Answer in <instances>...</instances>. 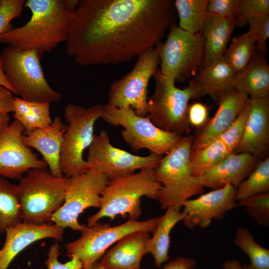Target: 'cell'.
I'll use <instances>...</instances> for the list:
<instances>
[{
    "mask_svg": "<svg viewBox=\"0 0 269 269\" xmlns=\"http://www.w3.org/2000/svg\"><path fill=\"white\" fill-rule=\"evenodd\" d=\"M248 99L235 121L217 137L225 143L232 152L237 148L245 131L250 110Z\"/></svg>",
    "mask_w": 269,
    "mask_h": 269,
    "instance_id": "836d02e7",
    "label": "cell"
},
{
    "mask_svg": "<svg viewBox=\"0 0 269 269\" xmlns=\"http://www.w3.org/2000/svg\"><path fill=\"white\" fill-rule=\"evenodd\" d=\"M187 115L189 124L195 127L199 128L207 121L208 110L203 104L196 102L189 104Z\"/></svg>",
    "mask_w": 269,
    "mask_h": 269,
    "instance_id": "60d3db41",
    "label": "cell"
},
{
    "mask_svg": "<svg viewBox=\"0 0 269 269\" xmlns=\"http://www.w3.org/2000/svg\"><path fill=\"white\" fill-rule=\"evenodd\" d=\"M109 180L94 166L68 178L64 203L50 221L64 229L82 232L86 225L79 223V215L88 208H100L102 194Z\"/></svg>",
    "mask_w": 269,
    "mask_h": 269,
    "instance_id": "8fae6325",
    "label": "cell"
},
{
    "mask_svg": "<svg viewBox=\"0 0 269 269\" xmlns=\"http://www.w3.org/2000/svg\"><path fill=\"white\" fill-rule=\"evenodd\" d=\"M256 51L255 41L244 33L232 39L222 58L238 72L247 65Z\"/></svg>",
    "mask_w": 269,
    "mask_h": 269,
    "instance_id": "d6a6232c",
    "label": "cell"
},
{
    "mask_svg": "<svg viewBox=\"0 0 269 269\" xmlns=\"http://www.w3.org/2000/svg\"><path fill=\"white\" fill-rule=\"evenodd\" d=\"M160 73L178 82L194 77L203 67L204 44L201 33H191L173 24L164 43L156 45Z\"/></svg>",
    "mask_w": 269,
    "mask_h": 269,
    "instance_id": "9c48e42d",
    "label": "cell"
},
{
    "mask_svg": "<svg viewBox=\"0 0 269 269\" xmlns=\"http://www.w3.org/2000/svg\"><path fill=\"white\" fill-rule=\"evenodd\" d=\"M60 254L58 244L54 243L50 247L45 262L47 269H80L83 267L82 263L75 257H71V260L65 263H61L58 260Z\"/></svg>",
    "mask_w": 269,
    "mask_h": 269,
    "instance_id": "ab89813d",
    "label": "cell"
},
{
    "mask_svg": "<svg viewBox=\"0 0 269 269\" xmlns=\"http://www.w3.org/2000/svg\"><path fill=\"white\" fill-rule=\"evenodd\" d=\"M155 89L147 100V116L152 123L164 131L183 136L189 130V102L196 98L195 91L189 83L180 89L175 81L162 75L159 68L153 76Z\"/></svg>",
    "mask_w": 269,
    "mask_h": 269,
    "instance_id": "ba28073f",
    "label": "cell"
},
{
    "mask_svg": "<svg viewBox=\"0 0 269 269\" xmlns=\"http://www.w3.org/2000/svg\"><path fill=\"white\" fill-rule=\"evenodd\" d=\"M102 118L113 126H122L124 141L134 151L146 148L150 153L162 156L168 153L183 136L162 130L147 117H141L131 108H118L104 105Z\"/></svg>",
    "mask_w": 269,
    "mask_h": 269,
    "instance_id": "30bf717a",
    "label": "cell"
},
{
    "mask_svg": "<svg viewBox=\"0 0 269 269\" xmlns=\"http://www.w3.org/2000/svg\"><path fill=\"white\" fill-rule=\"evenodd\" d=\"M235 88L250 98L269 97V65L264 55L256 53L247 65L237 72Z\"/></svg>",
    "mask_w": 269,
    "mask_h": 269,
    "instance_id": "d4e9b609",
    "label": "cell"
},
{
    "mask_svg": "<svg viewBox=\"0 0 269 269\" xmlns=\"http://www.w3.org/2000/svg\"><path fill=\"white\" fill-rule=\"evenodd\" d=\"M80 269H107L101 263L100 261H97L94 262L87 267H82Z\"/></svg>",
    "mask_w": 269,
    "mask_h": 269,
    "instance_id": "c3c4849f",
    "label": "cell"
},
{
    "mask_svg": "<svg viewBox=\"0 0 269 269\" xmlns=\"http://www.w3.org/2000/svg\"><path fill=\"white\" fill-rule=\"evenodd\" d=\"M13 107V117L22 125L25 133L48 128L52 123L49 103L32 102L14 97Z\"/></svg>",
    "mask_w": 269,
    "mask_h": 269,
    "instance_id": "4316f807",
    "label": "cell"
},
{
    "mask_svg": "<svg viewBox=\"0 0 269 269\" xmlns=\"http://www.w3.org/2000/svg\"><path fill=\"white\" fill-rule=\"evenodd\" d=\"M237 203L239 207H245L248 214L259 224L269 226V193L256 195Z\"/></svg>",
    "mask_w": 269,
    "mask_h": 269,
    "instance_id": "e575fe53",
    "label": "cell"
},
{
    "mask_svg": "<svg viewBox=\"0 0 269 269\" xmlns=\"http://www.w3.org/2000/svg\"><path fill=\"white\" fill-rule=\"evenodd\" d=\"M196 266L195 259L180 257L165 264L162 269H194Z\"/></svg>",
    "mask_w": 269,
    "mask_h": 269,
    "instance_id": "7bdbcfd3",
    "label": "cell"
},
{
    "mask_svg": "<svg viewBox=\"0 0 269 269\" xmlns=\"http://www.w3.org/2000/svg\"><path fill=\"white\" fill-rule=\"evenodd\" d=\"M64 231L63 227L48 222L36 225L21 222L8 228L0 250V269H7L20 252L35 242L49 238L61 241Z\"/></svg>",
    "mask_w": 269,
    "mask_h": 269,
    "instance_id": "e0dca14e",
    "label": "cell"
},
{
    "mask_svg": "<svg viewBox=\"0 0 269 269\" xmlns=\"http://www.w3.org/2000/svg\"><path fill=\"white\" fill-rule=\"evenodd\" d=\"M269 193V158L258 163L249 176L235 188L237 202L262 194Z\"/></svg>",
    "mask_w": 269,
    "mask_h": 269,
    "instance_id": "4dcf8cb0",
    "label": "cell"
},
{
    "mask_svg": "<svg viewBox=\"0 0 269 269\" xmlns=\"http://www.w3.org/2000/svg\"><path fill=\"white\" fill-rule=\"evenodd\" d=\"M66 127L60 117H56L48 128L23 132L22 136L23 143L38 151L51 174L59 178L64 177L60 167V156Z\"/></svg>",
    "mask_w": 269,
    "mask_h": 269,
    "instance_id": "44dd1931",
    "label": "cell"
},
{
    "mask_svg": "<svg viewBox=\"0 0 269 269\" xmlns=\"http://www.w3.org/2000/svg\"><path fill=\"white\" fill-rule=\"evenodd\" d=\"M149 232L132 233L117 242L100 262L107 269H139L142 257L148 253Z\"/></svg>",
    "mask_w": 269,
    "mask_h": 269,
    "instance_id": "7402d4cb",
    "label": "cell"
},
{
    "mask_svg": "<svg viewBox=\"0 0 269 269\" xmlns=\"http://www.w3.org/2000/svg\"><path fill=\"white\" fill-rule=\"evenodd\" d=\"M239 207L235 199V188L231 185L212 190L183 204V220L190 229L208 227L213 220H222L229 211Z\"/></svg>",
    "mask_w": 269,
    "mask_h": 269,
    "instance_id": "2e32d148",
    "label": "cell"
},
{
    "mask_svg": "<svg viewBox=\"0 0 269 269\" xmlns=\"http://www.w3.org/2000/svg\"><path fill=\"white\" fill-rule=\"evenodd\" d=\"M42 57L35 50H21L10 46L0 53L3 72L15 95L29 102H57L62 94L48 84L40 63Z\"/></svg>",
    "mask_w": 269,
    "mask_h": 269,
    "instance_id": "8992f818",
    "label": "cell"
},
{
    "mask_svg": "<svg viewBox=\"0 0 269 269\" xmlns=\"http://www.w3.org/2000/svg\"><path fill=\"white\" fill-rule=\"evenodd\" d=\"M233 241L250 259L249 265H243L245 269H269V250L257 243L248 229L238 228Z\"/></svg>",
    "mask_w": 269,
    "mask_h": 269,
    "instance_id": "1f68e13d",
    "label": "cell"
},
{
    "mask_svg": "<svg viewBox=\"0 0 269 269\" xmlns=\"http://www.w3.org/2000/svg\"><path fill=\"white\" fill-rule=\"evenodd\" d=\"M193 138L183 136L170 151L163 156L154 169L161 184L157 200L162 209L181 208L185 201L202 194L204 187L191 172L190 158Z\"/></svg>",
    "mask_w": 269,
    "mask_h": 269,
    "instance_id": "5b68a950",
    "label": "cell"
},
{
    "mask_svg": "<svg viewBox=\"0 0 269 269\" xmlns=\"http://www.w3.org/2000/svg\"><path fill=\"white\" fill-rule=\"evenodd\" d=\"M239 2V0H208V15L236 19Z\"/></svg>",
    "mask_w": 269,
    "mask_h": 269,
    "instance_id": "f35d334b",
    "label": "cell"
},
{
    "mask_svg": "<svg viewBox=\"0 0 269 269\" xmlns=\"http://www.w3.org/2000/svg\"><path fill=\"white\" fill-rule=\"evenodd\" d=\"M249 96L235 88L227 90L215 99L218 108L203 130L193 140L191 152L200 149L224 132L235 121Z\"/></svg>",
    "mask_w": 269,
    "mask_h": 269,
    "instance_id": "ac0fdd59",
    "label": "cell"
},
{
    "mask_svg": "<svg viewBox=\"0 0 269 269\" xmlns=\"http://www.w3.org/2000/svg\"><path fill=\"white\" fill-rule=\"evenodd\" d=\"M236 25L234 18L207 15L201 31L204 44L203 67L222 58Z\"/></svg>",
    "mask_w": 269,
    "mask_h": 269,
    "instance_id": "cb8c5ba5",
    "label": "cell"
},
{
    "mask_svg": "<svg viewBox=\"0 0 269 269\" xmlns=\"http://www.w3.org/2000/svg\"><path fill=\"white\" fill-rule=\"evenodd\" d=\"M162 157L152 153L136 155L117 148L111 143L107 132L102 130L99 135H94L87 160L111 180L133 174L136 170L155 169Z\"/></svg>",
    "mask_w": 269,
    "mask_h": 269,
    "instance_id": "5bb4252c",
    "label": "cell"
},
{
    "mask_svg": "<svg viewBox=\"0 0 269 269\" xmlns=\"http://www.w3.org/2000/svg\"><path fill=\"white\" fill-rule=\"evenodd\" d=\"M175 18L170 0H79L66 51L82 66L127 63L161 42Z\"/></svg>",
    "mask_w": 269,
    "mask_h": 269,
    "instance_id": "6da1fadb",
    "label": "cell"
},
{
    "mask_svg": "<svg viewBox=\"0 0 269 269\" xmlns=\"http://www.w3.org/2000/svg\"><path fill=\"white\" fill-rule=\"evenodd\" d=\"M237 72L222 58L203 66L189 80L196 97L210 95L214 100L222 92L235 88Z\"/></svg>",
    "mask_w": 269,
    "mask_h": 269,
    "instance_id": "603a6c76",
    "label": "cell"
},
{
    "mask_svg": "<svg viewBox=\"0 0 269 269\" xmlns=\"http://www.w3.org/2000/svg\"><path fill=\"white\" fill-rule=\"evenodd\" d=\"M9 114H0V137L3 134L9 126Z\"/></svg>",
    "mask_w": 269,
    "mask_h": 269,
    "instance_id": "f6af8a7d",
    "label": "cell"
},
{
    "mask_svg": "<svg viewBox=\"0 0 269 269\" xmlns=\"http://www.w3.org/2000/svg\"><path fill=\"white\" fill-rule=\"evenodd\" d=\"M250 106L243 137L234 153L263 155L269 144V98H249Z\"/></svg>",
    "mask_w": 269,
    "mask_h": 269,
    "instance_id": "d6986e66",
    "label": "cell"
},
{
    "mask_svg": "<svg viewBox=\"0 0 269 269\" xmlns=\"http://www.w3.org/2000/svg\"><path fill=\"white\" fill-rule=\"evenodd\" d=\"M17 185L0 176V235L22 222Z\"/></svg>",
    "mask_w": 269,
    "mask_h": 269,
    "instance_id": "f1b7e54d",
    "label": "cell"
},
{
    "mask_svg": "<svg viewBox=\"0 0 269 269\" xmlns=\"http://www.w3.org/2000/svg\"><path fill=\"white\" fill-rule=\"evenodd\" d=\"M161 188L152 168L110 180L102 193L101 207L88 219L87 226H93L104 217L113 220L117 216H128L137 220L141 214V197L157 200Z\"/></svg>",
    "mask_w": 269,
    "mask_h": 269,
    "instance_id": "3957f363",
    "label": "cell"
},
{
    "mask_svg": "<svg viewBox=\"0 0 269 269\" xmlns=\"http://www.w3.org/2000/svg\"><path fill=\"white\" fill-rule=\"evenodd\" d=\"M158 218V216L141 221L129 219L114 226L100 222L86 226L79 238L65 245L66 252L70 257L77 258L83 267H87L100 260L110 247L128 235L139 231L152 233Z\"/></svg>",
    "mask_w": 269,
    "mask_h": 269,
    "instance_id": "4fadbf2b",
    "label": "cell"
},
{
    "mask_svg": "<svg viewBox=\"0 0 269 269\" xmlns=\"http://www.w3.org/2000/svg\"><path fill=\"white\" fill-rule=\"evenodd\" d=\"M24 6L31 11L24 25L0 35V43L21 50H35L41 55L66 42L72 13L65 9L63 0H27Z\"/></svg>",
    "mask_w": 269,
    "mask_h": 269,
    "instance_id": "7a4b0ae2",
    "label": "cell"
},
{
    "mask_svg": "<svg viewBox=\"0 0 269 269\" xmlns=\"http://www.w3.org/2000/svg\"><path fill=\"white\" fill-rule=\"evenodd\" d=\"M25 0H0V35L5 31L10 22L19 17Z\"/></svg>",
    "mask_w": 269,
    "mask_h": 269,
    "instance_id": "74e56055",
    "label": "cell"
},
{
    "mask_svg": "<svg viewBox=\"0 0 269 269\" xmlns=\"http://www.w3.org/2000/svg\"><path fill=\"white\" fill-rule=\"evenodd\" d=\"M248 24L249 28L246 34L255 41L258 53L264 56L269 37V15L252 18Z\"/></svg>",
    "mask_w": 269,
    "mask_h": 269,
    "instance_id": "8d00e7d4",
    "label": "cell"
},
{
    "mask_svg": "<svg viewBox=\"0 0 269 269\" xmlns=\"http://www.w3.org/2000/svg\"><path fill=\"white\" fill-rule=\"evenodd\" d=\"M24 131L15 120L0 137V176L3 178L20 180L30 169L48 167L43 158L23 143Z\"/></svg>",
    "mask_w": 269,
    "mask_h": 269,
    "instance_id": "9a60e30c",
    "label": "cell"
},
{
    "mask_svg": "<svg viewBox=\"0 0 269 269\" xmlns=\"http://www.w3.org/2000/svg\"><path fill=\"white\" fill-rule=\"evenodd\" d=\"M68 178H56L46 169L29 170L20 179L16 192L22 222L42 225L62 206Z\"/></svg>",
    "mask_w": 269,
    "mask_h": 269,
    "instance_id": "277c9868",
    "label": "cell"
},
{
    "mask_svg": "<svg viewBox=\"0 0 269 269\" xmlns=\"http://www.w3.org/2000/svg\"><path fill=\"white\" fill-rule=\"evenodd\" d=\"M0 84L4 86L9 89L13 94H14V91L8 83L6 77L3 72L1 63L0 59Z\"/></svg>",
    "mask_w": 269,
    "mask_h": 269,
    "instance_id": "7dc6e473",
    "label": "cell"
},
{
    "mask_svg": "<svg viewBox=\"0 0 269 269\" xmlns=\"http://www.w3.org/2000/svg\"><path fill=\"white\" fill-rule=\"evenodd\" d=\"M269 15V0H239L236 25L242 27L254 18Z\"/></svg>",
    "mask_w": 269,
    "mask_h": 269,
    "instance_id": "d590c367",
    "label": "cell"
},
{
    "mask_svg": "<svg viewBox=\"0 0 269 269\" xmlns=\"http://www.w3.org/2000/svg\"><path fill=\"white\" fill-rule=\"evenodd\" d=\"M13 93L0 84V114H9L13 112Z\"/></svg>",
    "mask_w": 269,
    "mask_h": 269,
    "instance_id": "b9f144b4",
    "label": "cell"
},
{
    "mask_svg": "<svg viewBox=\"0 0 269 269\" xmlns=\"http://www.w3.org/2000/svg\"><path fill=\"white\" fill-rule=\"evenodd\" d=\"M133 69L110 86L108 104L118 108H131L141 117L147 115L148 86L160 64L156 46L136 57Z\"/></svg>",
    "mask_w": 269,
    "mask_h": 269,
    "instance_id": "7c38bea8",
    "label": "cell"
},
{
    "mask_svg": "<svg viewBox=\"0 0 269 269\" xmlns=\"http://www.w3.org/2000/svg\"><path fill=\"white\" fill-rule=\"evenodd\" d=\"M79 0H63L64 7L66 10L72 13L76 9Z\"/></svg>",
    "mask_w": 269,
    "mask_h": 269,
    "instance_id": "bcb514c9",
    "label": "cell"
},
{
    "mask_svg": "<svg viewBox=\"0 0 269 269\" xmlns=\"http://www.w3.org/2000/svg\"><path fill=\"white\" fill-rule=\"evenodd\" d=\"M231 153L225 143L218 138L205 147L191 152L190 165L192 175L195 177L200 176Z\"/></svg>",
    "mask_w": 269,
    "mask_h": 269,
    "instance_id": "f546056e",
    "label": "cell"
},
{
    "mask_svg": "<svg viewBox=\"0 0 269 269\" xmlns=\"http://www.w3.org/2000/svg\"><path fill=\"white\" fill-rule=\"evenodd\" d=\"M103 109L101 104L85 107L69 103L65 108L68 125L63 135L60 167L66 177L83 173L93 166L84 159L83 153L93 141L94 125L101 118Z\"/></svg>",
    "mask_w": 269,
    "mask_h": 269,
    "instance_id": "52a82bcc",
    "label": "cell"
},
{
    "mask_svg": "<svg viewBox=\"0 0 269 269\" xmlns=\"http://www.w3.org/2000/svg\"><path fill=\"white\" fill-rule=\"evenodd\" d=\"M256 157L247 153L232 152L217 165L197 177L201 185L212 190L226 185L235 188L256 166Z\"/></svg>",
    "mask_w": 269,
    "mask_h": 269,
    "instance_id": "ffe728a7",
    "label": "cell"
},
{
    "mask_svg": "<svg viewBox=\"0 0 269 269\" xmlns=\"http://www.w3.org/2000/svg\"><path fill=\"white\" fill-rule=\"evenodd\" d=\"M223 269H245L243 265L236 259L225 261L222 265Z\"/></svg>",
    "mask_w": 269,
    "mask_h": 269,
    "instance_id": "ee69618b",
    "label": "cell"
},
{
    "mask_svg": "<svg viewBox=\"0 0 269 269\" xmlns=\"http://www.w3.org/2000/svg\"><path fill=\"white\" fill-rule=\"evenodd\" d=\"M208 0H176L174 6L179 17L178 26L191 33H201L208 15Z\"/></svg>",
    "mask_w": 269,
    "mask_h": 269,
    "instance_id": "83f0119b",
    "label": "cell"
},
{
    "mask_svg": "<svg viewBox=\"0 0 269 269\" xmlns=\"http://www.w3.org/2000/svg\"><path fill=\"white\" fill-rule=\"evenodd\" d=\"M184 216L181 208L170 207L159 217L148 245V253L152 255L157 267L169 260L170 233L179 222L183 221Z\"/></svg>",
    "mask_w": 269,
    "mask_h": 269,
    "instance_id": "484cf974",
    "label": "cell"
}]
</instances>
